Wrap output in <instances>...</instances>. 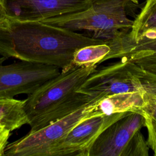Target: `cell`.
Wrapping results in <instances>:
<instances>
[{"mask_svg": "<svg viewBox=\"0 0 156 156\" xmlns=\"http://www.w3.org/2000/svg\"><path fill=\"white\" fill-rule=\"evenodd\" d=\"M144 126L140 113L129 112L98 136L88 156H147L149 147L141 132Z\"/></svg>", "mask_w": 156, "mask_h": 156, "instance_id": "obj_5", "label": "cell"}, {"mask_svg": "<svg viewBox=\"0 0 156 156\" xmlns=\"http://www.w3.org/2000/svg\"><path fill=\"white\" fill-rule=\"evenodd\" d=\"M133 3H138V0H130Z\"/></svg>", "mask_w": 156, "mask_h": 156, "instance_id": "obj_17", "label": "cell"}, {"mask_svg": "<svg viewBox=\"0 0 156 156\" xmlns=\"http://www.w3.org/2000/svg\"><path fill=\"white\" fill-rule=\"evenodd\" d=\"M25 100L0 97V124L11 132L28 124Z\"/></svg>", "mask_w": 156, "mask_h": 156, "instance_id": "obj_14", "label": "cell"}, {"mask_svg": "<svg viewBox=\"0 0 156 156\" xmlns=\"http://www.w3.org/2000/svg\"><path fill=\"white\" fill-rule=\"evenodd\" d=\"M94 0H0V15L23 21L44 20L82 11Z\"/></svg>", "mask_w": 156, "mask_h": 156, "instance_id": "obj_8", "label": "cell"}, {"mask_svg": "<svg viewBox=\"0 0 156 156\" xmlns=\"http://www.w3.org/2000/svg\"><path fill=\"white\" fill-rule=\"evenodd\" d=\"M121 58L113 64L96 68L77 91L88 96L90 104L118 93L143 91L147 72L127 57Z\"/></svg>", "mask_w": 156, "mask_h": 156, "instance_id": "obj_4", "label": "cell"}, {"mask_svg": "<svg viewBox=\"0 0 156 156\" xmlns=\"http://www.w3.org/2000/svg\"><path fill=\"white\" fill-rule=\"evenodd\" d=\"M107 41L51 25L40 21H23L0 15V55L6 58L71 69L79 49Z\"/></svg>", "mask_w": 156, "mask_h": 156, "instance_id": "obj_1", "label": "cell"}, {"mask_svg": "<svg viewBox=\"0 0 156 156\" xmlns=\"http://www.w3.org/2000/svg\"><path fill=\"white\" fill-rule=\"evenodd\" d=\"M11 135V131L0 126V156L5 155V150L8 144L9 139Z\"/></svg>", "mask_w": 156, "mask_h": 156, "instance_id": "obj_16", "label": "cell"}, {"mask_svg": "<svg viewBox=\"0 0 156 156\" xmlns=\"http://www.w3.org/2000/svg\"><path fill=\"white\" fill-rule=\"evenodd\" d=\"M143 95L144 104L137 112L144 119L147 129V143L156 155V75L147 72Z\"/></svg>", "mask_w": 156, "mask_h": 156, "instance_id": "obj_11", "label": "cell"}, {"mask_svg": "<svg viewBox=\"0 0 156 156\" xmlns=\"http://www.w3.org/2000/svg\"><path fill=\"white\" fill-rule=\"evenodd\" d=\"M156 38V0H147L124 39L129 42H136L142 38Z\"/></svg>", "mask_w": 156, "mask_h": 156, "instance_id": "obj_13", "label": "cell"}, {"mask_svg": "<svg viewBox=\"0 0 156 156\" xmlns=\"http://www.w3.org/2000/svg\"><path fill=\"white\" fill-rule=\"evenodd\" d=\"M124 57L146 72L156 75V38L128 42L122 57Z\"/></svg>", "mask_w": 156, "mask_h": 156, "instance_id": "obj_12", "label": "cell"}, {"mask_svg": "<svg viewBox=\"0 0 156 156\" xmlns=\"http://www.w3.org/2000/svg\"><path fill=\"white\" fill-rule=\"evenodd\" d=\"M96 68V65L82 66L60 72L28 94L24 108L30 131H36L89 104V97L77 90Z\"/></svg>", "mask_w": 156, "mask_h": 156, "instance_id": "obj_2", "label": "cell"}, {"mask_svg": "<svg viewBox=\"0 0 156 156\" xmlns=\"http://www.w3.org/2000/svg\"><path fill=\"white\" fill-rule=\"evenodd\" d=\"M144 104L143 91L118 93L89 104L92 117L127 112H137Z\"/></svg>", "mask_w": 156, "mask_h": 156, "instance_id": "obj_10", "label": "cell"}, {"mask_svg": "<svg viewBox=\"0 0 156 156\" xmlns=\"http://www.w3.org/2000/svg\"><path fill=\"white\" fill-rule=\"evenodd\" d=\"M110 52L111 47L107 43L83 47L74 53L71 69L82 66L98 65L105 60Z\"/></svg>", "mask_w": 156, "mask_h": 156, "instance_id": "obj_15", "label": "cell"}, {"mask_svg": "<svg viewBox=\"0 0 156 156\" xmlns=\"http://www.w3.org/2000/svg\"><path fill=\"white\" fill-rule=\"evenodd\" d=\"M93 118L87 104L69 115L36 130L30 132L10 144L7 156H50L52 149L77 124Z\"/></svg>", "mask_w": 156, "mask_h": 156, "instance_id": "obj_6", "label": "cell"}, {"mask_svg": "<svg viewBox=\"0 0 156 156\" xmlns=\"http://www.w3.org/2000/svg\"><path fill=\"white\" fill-rule=\"evenodd\" d=\"M5 59L0 58V97L29 94L61 72L55 66L23 60L4 65Z\"/></svg>", "mask_w": 156, "mask_h": 156, "instance_id": "obj_7", "label": "cell"}, {"mask_svg": "<svg viewBox=\"0 0 156 156\" xmlns=\"http://www.w3.org/2000/svg\"><path fill=\"white\" fill-rule=\"evenodd\" d=\"M130 0H94L85 10L41 21L79 32L92 34L91 37L110 43L111 52L105 60L117 58L123 37L131 30L133 20L127 16Z\"/></svg>", "mask_w": 156, "mask_h": 156, "instance_id": "obj_3", "label": "cell"}, {"mask_svg": "<svg viewBox=\"0 0 156 156\" xmlns=\"http://www.w3.org/2000/svg\"><path fill=\"white\" fill-rule=\"evenodd\" d=\"M128 112L94 116L83 121L55 145L50 156H88V151L98 136Z\"/></svg>", "mask_w": 156, "mask_h": 156, "instance_id": "obj_9", "label": "cell"}]
</instances>
